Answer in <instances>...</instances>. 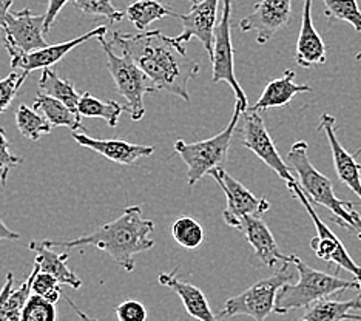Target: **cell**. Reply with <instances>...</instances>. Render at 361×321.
I'll return each instance as SVG.
<instances>
[{"label":"cell","mask_w":361,"mask_h":321,"mask_svg":"<svg viewBox=\"0 0 361 321\" xmlns=\"http://www.w3.org/2000/svg\"><path fill=\"white\" fill-rule=\"evenodd\" d=\"M14 4V0H0V28L4 27L6 16L10 14V8Z\"/></svg>","instance_id":"60d3db41"},{"label":"cell","mask_w":361,"mask_h":321,"mask_svg":"<svg viewBox=\"0 0 361 321\" xmlns=\"http://www.w3.org/2000/svg\"><path fill=\"white\" fill-rule=\"evenodd\" d=\"M295 61L302 68H310L326 62V44L323 42L322 36L318 35L314 19H312V0H305V5H302L301 30L298 35L297 52H295Z\"/></svg>","instance_id":"d6986e66"},{"label":"cell","mask_w":361,"mask_h":321,"mask_svg":"<svg viewBox=\"0 0 361 321\" xmlns=\"http://www.w3.org/2000/svg\"><path fill=\"white\" fill-rule=\"evenodd\" d=\"M154 232V222L142 218L141 205H130L119 218L96 229L94 232L82 235L75 240H45V247H87L109 253L114 262L126 272H133L136 267L135 257L137 253L150 250L154 246L152 234Z\"/></svg>","instance_id":"7a4b0ae2"},{"label":"cell","mask_w":361,"mask_h":321,"mask_svg":"<svg viewBox=\"0 0 361 321\" xmlns=\"http://www.w3.org/2000/svg\"><path fill=\"white\" fill-rule=\"evenodd\" d=\"M28 74L30 73L27 71H11L6 78L0 79V113L6 111L8 107L11 105L14 97L20 92L22 85L25 84Z\"/></svg>","instance_id":"836d02e7"},{"label":"cell","mask_w":361,"mask_h":321,"mask_svg":"<svg viewBox=\"0 0 361 321\" xmlns=\"http://www.w3.org/2000/svg\"><path fill=\"white\" fill-rule=\"evenodd\" d=\"M166 16H173L179 19L178 13L171 11L169 6L162 5L158 0H135L126 10V18L141 32H144L150 23L166 18Z\"/></svg>","instance_id":"4316f807"},{"label":"cell","mask_w":361,"mask_h":321,"mask_svg":"<svg viewBox=\"0 0 361 321\" xmlns=\"http://www.w3.org/2000/svg\"><path fill=\"white\" fill-rule=\"evenodd\" d=\"M307 143L298 141L295 143L287 153V162L297 173L298 184L301 190L305 192L310 202L329 209L332 212V221L340 227L354 232V219H352V212H354V202L341 201L334 193L332 181L319 173L314 164L309 159Z\"/></svg>","instance_id":"3957f363"},{"label":"cell","mask_w":361,"mask_h":321,"mask_svg":"<svg viewBox=\"0 0 361 321\" xmlns=\"http://www.w3.org/2000/svg\"><path fill=\"white\" fill-rule=\"evenodd\" d=\"M355 59H357V61H361V52H360V53H357V56H355Z\"/></svg>","instance_id":"7bdbcfd3"},{"label":"cell","mask_w":361,"mask_h":321,"mask_svg":"<svg viewBox=\"0 0 361 321\" xmlns=\"http://www.w3.org/2000/svg\"><path fill=\"white\" fill-rule=\"evenodd\" d=\"M116 317L119 321H147L149 312L142 303L127 300L116 306Z\"/></svg>","instance_id":"8d00e7d4"},{"label":"cell","mask_w":361,"mask_h":321,"mask_svg":"<svg viewBox=\"0 0 361 321\" xmlns=\"http://www.w3.org/2000/svg\"><path fill=\"white\" fill-rule=\"evenodd\" d=\"M360 291H361V283H360Z\"/></svg>","instance_id":"f6af8a7d"},{"label":"cell","mask_w":361,"mask_h":321,"mask_svg":"<svg viewBox=\"0 0 361 321\" xmlns=\"http://www.w3.org/2000/svg\"><path fill=\"white\" fill-rule=\"evenodd\" d=\"M31 293L42 296V298H45L47 301H50L53 304L59 301L61 295H63L61 289V283L57 281L53 275L45 274V272H40V270L36 274L35 279H32Z\"/></svg>","instance_id":"e575fe53"},{"label":"cell","mask_w":361,"mask_h":321,"mask_svg":"<svg viewBox=\"0 0 361 321\" xmlns=\"http://www.w3.org/2000/svg\"><path fill=\"white\" fill-rule=\"evenodd\" d=\"M105 32H106V27H97L76 39L67 40V42H62V44L48 45L42 49H36V52H32V53L8 52V54H10L11 68H13V71L22 70L27 73H31L32 70L51 68L53 65L61 62L63 57L67 56L70 52H73L76 47L88 42L90 39H97L101 36H105Z\"/></svg>","instance_id":"9a60e30c"},{"label":"cell","mask_w":361,"mask_h":321,"mask_svg":"<svg viewBox=\"0 0 361 321\" xmlns=\"http://www.w3.org/2000/svg\"><path fill=\"white\" fill-rule=\"evenodd\" d=\"M209 175L215 178L227 198V207L223 212V218L227 226L240 229L243 218L261 217L270 209V202L266 198L253 195L240 181L228 175L223 167L212 170Z\"/></svg>","instance_id":"8fae6325"},{"label":"cell","mask_w":361,"mask_h":321,"mask_svg":"<svg viewBox=\"0 0 361 321\" xmlns=\"http://www.w3.org/2000/svg\"><path fill=\"white\" fill-rule=\"evenodd\" d=\"M32 109L42 113V116L51 123V127H67L73 133H78V131L85 133V128L82 127L79 114L50 96L37 93Z\"/></svg>","instance_id":"d4e9b609"},{"label":"cell","mask_w":361,"mask_h":321,"mask_svg":"<svg viewBox=\"0 0 361 321\" xmlns=\"http://www.w3.org/2000/svg\"><path fill=\"white\" fill-rule=\"evenodd\" d=\"M357 309H361V293L349 301L324 298L309 306L305 315L297 321H361V315L350 314V310Z\"/></svg>","instance_id":"cb8c5ba5"},{"label":"cell","mask_w":361,"mask_h":321,"mask_svg":"<svg viewBox=\"0 0 361 321\" xmlns=\"http://www.w3.org/2000/svg\"><path fill=\"white\" fill-rule=\"evenodd\" d=\"M292 0H259L253 11L240 22L244 32L255 31L257 42L264 45L290 20Z\"/></svg>","instance_id":"5bb4252c"},{"label":"cell","mask_w":361,"mask_h":321,"mask_svg":"<svg viewBox=\"0 0 361 321\" xmlns=\"http://www.w3.org/2000/svg\"><path fill=\"white\" fill-rule=\"evenodd\" d=\"M238 230H240L247 243L253 247L257 258L262 265L275 267L276 262H283V265L284 262H292V255L287 257V255L280 252V247H278L272 232H270V229L261 217L243 218Z\"/></svg>","instance_id":"ac0fdd59"},{"label":"cell","mask_w":361,"mask_h":321,"mask_svg":"<svg viewBox=\"0 0 361 321\" xmlns=\"http://www.w3.org/2000/svg\"><path fill=\"white\" fill-rule=\"evenodd\" d=\"M287 187H289V190L293 193V196L298 198V201L305 205L306 212L309 213V217L312 218V221H314V224H315L317 236L310 240L312 250L315 252V255L319 260L332 262V265H335L338 269H344L346 272H350V274L354 275V279L360 286L361 267L354 260L350 258V255L348 253L344 244L340 241V238L336 236L332 230L327 227V224H324L322 218L317 215L315 209L312 207V202L307 200L305 192L301 190L298 181H295V183H289L287 184Z\"/></svg>","instance_id":"9c48e42d"},{"label":"cell","mask_w":361,"mask_h":321,"mask_svg":"<svg viewBox=\"0 0 361 321\" xmlns=\"http://www.w3.org/2000/svg\"><path fill=\"white\" fill-rule=\"evenodd\" d=\"M73 139L79 145L90 148V150L99 153L104 158L121 164V166H131V164L153 155L154 152V147L152 145L131 144L122 141V139H96L87 133H73Z\"/></svg>","instance_id":"e0dca14e"},{"label":"cell","mask_w":361,"mask_h":321,"mask_svg":"<svg viewBox=\"0 0 361 321\" xmlns=\"http://www.w3.org/2000/svg\"><path fill=\"white\" fill-rule=\"evenodd\" d=\"M241 144L255 153L258 158L272 169L278 176L286 181V184L295 183V176L290 173L287 162L283 161L281 155L278 153L276 145L270 136L264 121L257 111L247 110L244 113V121L240 128Z\"/></svg>","instance_id":"7c38bea8"},{"label":"cell","mask_w":361,"mask_h":321,"mask_svg":"<svg viewBox=\"0 0 361 321\" xmlns=\"http://www.w3.org/2000/svg\"><path fill=\"white\" fill-rule=\"evenodd\" d=\"M293 262H284L280 270H276L274 275L264 279H259L258 283L252 284L249 289H245L240 295L232 296L224 304V309L218 314L221 318H232L238 315H247L255 321H264L272 312H275L276 296L286 284H290L295 275L298 272L290 269Z\"/></svg>","instance_id":"8992f818"},{"label":"cell","mask_w":361,"mask_h":321,"mask_svg":"<svg viewBox=\"0 0 361 321\" xmlns=\"http://www.w3.org/2000/svg\"><path fill=\"white\" fill-rule=\"evenodd\" d=\"M219 2L221 0H190V11L179 14V19L183 22V32L176 36L178 42L184 45L196 37L212 57L215 30L218 27Z\"/></svg>","instance_id":"4fadbf2b"},{"label":"cell","mask_w":361,"mask_h":321,"mask_svg":"<svg viewBox=\"0 0 361 321\" xmlns=\"http://www.w3.org/2000/svg\"><path fill=\"white\" fill-rule=\"evenodd\" d=\"M39 270V265L35 262V267H32L28 278L25 281H22L16 291H13L14 275L11 272H8L6 281L2 291H0V321H20L23 306H25V303L31 295L32 279H35Z\"/></svg>","instance_id":"603a6c76"},{"label":"cell","mask_w":361,"mask_h":321,"mask_svg":"<svg viewBox=\"0 0 361 321\" xmlns=\"http://www.w3.org/2000/svg\"><path fill=\"white\" fill-rule=\"evenodd\" d=\"M360 155H361V148H358V150L355 152V155H354V156L357 158V156H360Z\"/></svg>","instance_id":"ee69618b"},{"label":"cell","mask_w":361,"mask_h":321,"mask_svg":"<svg viewBox=\"0 0 361 321\" xmlns=\"http://www.w3.org/2000/svg\"><path fill=\"white\" fill-rule=\"evenodd\" d=\"M352 219H354V232L358 236V240L361 241V217L354 210L352 212Z\"/></svg>","instance_id":"b9f144b4"},{"label":"cell","mask_w":361,"mask_h":321,"mask_svg":"<svg viewBox=\"0 0 361 321\" xmlns=\"http://www.w3.org/2000/svg\"><path fill=\"white\" fill-rule=\"evenodd\" d=\"M106 56V68L116 85V92L126 99V111L133 121H141L145 114L144 97L158 92L153 80L130 59L128 56H118L105 36L97 37Z\"/></svg>","instance_id":"52a82bcc"},{"label":"cell","mask_w":361,"mask_h":321,"mask_svg":"<svg viewBox=\"0 0 361 321\" xmlns=\"http://www.w3.org/2000/svg\"><path fill=\"white\" fill-rule=\"evenodd\" d=\"M171 236L173 240L184 249H198V247L204 243V229L198 221L190 217H180L178 218L170 227Z\"/></svg>","instance_id":"f546056e"},{"label":"cell","mask_w":361,"mask_h":321,"mask_svg":"<svg viewBox=\"0 0 361 321\" xmlns=\"http://www.w3.org/2000/svg\"><path fill=\"white\" fill-rule=\"evenodd\" d=\"M126 111V105H121L116 101L104 102L99 97L92 93H84L80 96L78 105V113L80 118H99L104 119L111 128L118 126L121 114Z\"/></svg>","instance_id":"83f0119b"},{"label":"cell","mask_w":361,"mask_h":321,"mask_svg":"<svg viewBox=\"0 0 361 321\" xmlns=\"http://www.w3.org/2000/svg\"><path fill=\"white\" fill-rule=\"evenodd\" d=\"M28 247L36 253L35 262L39 265L40 272L53 275L61 284H68L73 289H79L82 286L80 278L67 266V253H57L39 241H31Z\"/></svg>","instance_id":"7402d4cb"},{"label":"cell","mask_w":361,"mask_h":321,"mask_svg":"<svg viewBox=\"0 0 361 321\" xmlns=\"http://www.w3.org/2000/svg\"><path fill=\"white\" fill-rule=\"evenodd\" d=\"M318 131H323L331 145L334 156L335 171L341 183L350 188L361 200V166L357 162L354 155H350L346 148L341 145L335 133V118L329 113H323L318 121Z\"/></svg>","instance_id":"2e32d148"},{"label":"cell","mask_w":361,"mask_h":321,"mask_svg":"<svg viewBox=\"0 0 361 321\" xmlns=\"http://www.w3.org/2000/svg\"><path fill=\"white\" fill-rule=\"evenodd\" d=\"M109 42L111 47H119L122 54L128 56L153 80L156 88L190 101L187 85L200 73V65L187 54L185 47L176 37H169L158 30L137 35L114 31Z\"/></svg>","instance_id":"6da1fadb"},{"label":"cell","mask_w":361,"mask_h":321,"mask_svg":"<svg viewBox=\"0 0 361 321\" xmlns=\"http://www.w3.org/2000/svg\"><path fill=\"white\" fill-rule=\"evenodd\" d=\"M22 162L23 159L20 156H16L11 152V144L6 139L5 130L0 128V183H2V186H6L10 171Z\"/></svg>","instance_id":"d590c367"},{"label":"cell","mask_w":361,"mask_h":321,"mask_svg":"<svg viewBox=\"0 0 361 321\" xmlns=\"http://www.w3.org/2000/svg\"><path fill=\"white\" fill-rule=\"evenodd\" d=\"M62 296H63V298H65V301H67V303L70 304L71 309H75L76 315L79 317V320H80V321H99V320H96V318H92V317H90V315H87L84 310L79 309V308H78V304H76L75 301H73V300L70 298V296H67V295H62Z\"/></svg>","instance_id":"ab89813d"},{"label":"cell","mask_w":361,"mask_h":321,"mask_svg":"<svg viewBox=\"0 0 361 321\" xmlns=\"http://www.w3.org/2000/svg\"><path fill=\"white\" fill-rule=\"evenodd\" d=\"M20 321H57L56 306L42 296L31 293L23 306Z\"/></svg>","instance_id":"d6a6232c"},{"label":"cell","mask_w":361,"mask_h":321,"mask_svg":"<svg viewBox=\"0 0 361 321\" xmlns=\"http://www.w3.org/2000/svg\"><path fill=\"white\" fill-rule=\"evenodd\" d=\"M39 90L40 93L56 99V101L65 104L68 109L78 113L80 95L76 92L75 85H73L70 80L59 78V74H57L53 68L42 70V74H40V79H39Z\"/></svg>","instance_id":"484cf974"},{"label":"cell","mask_w":361,"mask_h":321,"mask_svg":"<svg viewBox=\"0 0 361 321\" xmlns=\"http://www.w3.org/2000/svg\"><path fill=\"white\" fill-rule=\"evenodd\" d=\"M243 114L240 105H235L232 121L228 126L210 139H204L198 143H184L178 139L175 143V152L180 156V159L187 166V181L188 186H195L204 176L209 175L212 170L221 169L227 161L228 148L233 141V133Z\"/></svg>","instance_id":"5b68a950"},{"label":"cell","mask_w":361,"mask_h":321,"mask_svg":"<svg viewBox=\"0 0 361 321\" xmlns=\"http://www.w3.org/2000/svg\"><path fill=\"white\" fill-rule=\"evenodd\" d=\"M326 18L348 22L361 32V11L357 0H323Z\"/></svg>","instance_id":"4dcf8cb0"},{"label":"cell","mask_w":361,"mask_h":321,"mask_svg":"<svg viewBox=\"0 0 361 321\" xmlns=\"http://www.w3.org/2000/svg\"><path fill=\"white\" fill-rule=\"evenodd\" d=\"M68 2H71V0H50V2H48V8L45 13V35L50 32L51 27L54 25V20L57 18V14L61 13L62 8Z\"/></svg>","instance_id":"74e56055"},{"label":"cell","mask_w":361,"mask_h":321,"mask_svg":"<svg viewBox=\"0 0 361 321\" xmlns=\"http://www.w3.org/2000/svg\"><path fill=\"white\" fill-rule=\"evenodd\" d=\"M8 240V241H18L20 240V235L18 232H13L11 229H8L5 222L0 219V241Z\"/></svg>","instance_id":"f35d334b"},{"label":"cell","mask_w":361,"mask_h":321,"mask_svg":"<svg viewBox=\"0 0 361 321\" xmlns=\"http://www.w3.org/2000/svg\"><path fill=\"white\" fill-rule=\"evenodd\" d=\"M158 279L159 284L169 287V289H171L179 296L187 314L192 318H195L196 321H219L218 317L212 312L206 293L195 284L180 281L176 275V270L170 272V274L162 272Z\"/></svg>","instance_id":"ffe728a7"},{"label":"cell","mask_w":361,"mask_h":321,"mask_svg":"<svg viewBox=\"0 0 361 321\" xmlns=\"http://www.w3.org/2000/svg\"><path fill=\"white\" fill-rule=\"evenodd\" d=\"M295 71L286 70L281 78L270 80L266 85L264 92L257 101L255 105L250 107V111H264L269 109H276V107H284L289 104L292 99L300 93H310L312 87L307 84L298 85L293 82Z\"/></svg>","instance_id":"44dd1931"},{"label":"cell","mask_w":361,"mask_h":321,"mask_svg":"<svg viewBox=\"0 0 361 321\" xmlns=\"http://www.w3.org/2000/svg\"><path fill=\"white\" fill-rule=\"evenodd\" d=\"M232 0H223V14L218 27L215 30V40H213V54H212V80H224L232 87L236 96V105L241 107L243 114L249 110L247 96L241 88L240 82L235 76V49L232 45Z\"/></svg>","instance_id":"ba28073f"},{"label":"cell","mask_w":361,"mask_h":321,"mask_svg":"<svg viewBox=\"0 0 361 321\" xmlns=\"http://www.w3.org/2000/svg\"><path fill=\"white\" fill-rule=\"evenodd\" d=\"M45 14H32L30 8L22 11H11L6 16L4 27L0 28V45L6 52L32 53L42 49L45 42Z\"/></svg>","instance_id":"30bf717a"},{"label":"cell","mask_w":361,"mask_h":321,"mask_svg":"<svg viewBox=\"0 0 361 321\" xmlns=\"http://www.w3.org/2000/svg\"><path fill=\"white\" fill-rule=\"evenodd\" d=\"M292 262L297 267L300 278L297 284H286L278 292L275 312L280 315H286L293 309H307L314 303L324 300L334 293H341L348 289H360L355 279L349 281V279L312 269L297 255H292Z\"/></svg>","instance_id":"277c9868"},{"label":"cell","mask_w":361,"mask_h":321,"mask_svg":"<svg viewBox=\"0 0 361 321\" xmlns=\"http://www.w3.org/2000/svg\"><path fill=\"white\" fill-rule=\"evenodd\" d=\"M16 126H18L20 133L31 141H39L44 135L50 133L53 128L51 123L42 114L25 104L16 109Z\"/></svg>","instance_id":"f1b7e54d"},{"label":"cell","mask_w":361,"mask_h":321,"mask_svg":"<svg viewBox=\"0 0 361 321\" xmlns=\"http://www.w3.org/2000/svg\"><path fill=\"white\" fill-rule=\"evenodd\" d=\"M71 2L76 10L87 16L105 18L110 22H121L126 18V13L119 11L111 0H71Z\"/></svg>","instance_id":"1f68e13d"}]
</instances>
